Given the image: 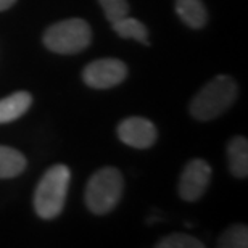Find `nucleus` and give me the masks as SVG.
Masks as SVG:
<instances>
[{
    "instance_id": "nucleus-1",
    "label": "nucleus",
    "mask_w": 248,
    "mask_h": 248,
    "mask_svg": "<svg viewBox=\"0 0 248 248\" xmlns=\"http://www.w3.org/2000/svg\"><path fill=\"white\" fill-rule=\"evenodd\" d=\"M239 95L235 81L227 74H217L192 98L188 111L197 121H211L234 105Z\"/></svg>"
},
{
    "instance_id": "nucleus-2",
    "label": "nucleus",
    "mask_w": 248,
    "mask_h": 248,
    "mask_svg": "<svg viewBox=\"0 0 248 248\" xmlns=\"http://www.w3.org/2000/svg\"><path fill=\"white\" fill-rule=\"evenodd\" d=\"M71 182V171L66 165H53L44 172L34 192V211L42 219H55L64 208Z\"/></svg>"
},
{
    "instance_id": "nucleus-3",
    "label": "nucleus",
    "mask_w": 248,
    "mask_h": 248,
    "mask_svg": "<svg viewBox=\"0 0 248 248\" xmlns=\"http://www.w3.org/2000/svg\"><path fill=\"white\" fill-rule=\"evenodd\" d=\"M124 190V179L120 170L105 166L93 172L87 181L84 200L93 215H107L115 210Z\"/></svg>"
},
{
    "instance_id": "nucleus-4",
    "label": "nucleus",
    "mask_w": 248,
    "mask_h": 248,
    "mask_svg": "<svg viewBox=\"0 0 248 248\" xmlns=\"http://www.w3.org/2000/svg\"><path fill=\"white\" fill-rule=\"evenodd\" d=\"M44 46L53 53L74 55L91 46L92 29L81 18H69L52 24L44 32Z\"/></svg>"
},
{
    "instance_id": "nucleus-5",
    "label": "nucleus",
    "mask_w": 248,
    "mask_h": 248,
    "mask_svg": "<svg viewBox=\"0 0 248 248\" xmlns=\"http://www.w3.org/2000/svg\"><path fill=\"white\" fill-rule=\"evenodd\" d=\"M127 78L126 63L118 58L93 60L84 68L82 81L92 89H111Z\"/></svg>"
},
{
    "instance_id": "nucleus-6",
    "label": "nucleus",
    "mask_w": 248,
    "mask_h": 248,
    "mask_svg": "<svg viewBox=\"0 0 248 248\" xmlns=\"http://www.w3.org/2000/svg\"><path fill=\"white\" fill-rule=\"evenodd\" d=\"M211 166L205 160H190L179 179V195L186 202H197L206 192L211 181Z\"/></svg>"
},
{
    "instance_id": "nucleus-7",
    "label": "nucleus",
    "mask_w": 248,
    "mask_h": 248,
    "mask_svg": "<svg viewBox=\"0 0 248 248\" xmlns=\"http://www.w3.org/2000/svg\"><path fill=\"white\" fill-rule=\"evenodd\" d=\"M116 132L123 143H126V145L132 148H139V150H145V148L155 145L158 137L155 124L150 120H147V118L140 116H132L123 120L118 124Z\"/></svg>"
},
{
    "instance_id": "nucleus-8",
    "label": "nucleus",
    "mask_w": 248,
    "mask_h": 248,
    "mask_svg": "<svg viewBox=\"0 0 248 248\" xmlns=\"http://www.w3.org/2000/svg\"><path fill=\"white\" fill-rule=\"evenodd\" d=\"M32 105V95L26 91L15 92L0 100V124H7L21 118Z\"/></svg>"
},
{
    "instance_id": "nucleus-9",
    "label": "nucleus",
    "mask_w": 248,
    "mask_h": 248,
    "mask_svg": "<svg viewBox=\"0 0 248 248\" xmlns=\"http://www.w3.org/2000/svg\"><path fill=\"white\" fill-rule=\"evenodd\" d=\"M227 163L232 176L245 179L248 174V142L244 136H235L227 143Z\"/></svg>"
},
{
    "instance_id": "nucleus-10",
    "label": "nucleus",
    "mask_w": 248,
    "mask_h": 248,
    "mask_svg": "<svg viewBox=\"0 0 248 248\" xmlns=\"http://www.w3.org/2000/svg\"><path fill=\"white\" fill-rule=\"evenodd\" d=\"M176 13L192 29H202L208 23V12L202 0H176Z\"/></svg>"
},
{
    "instance_id": "nucleus-11",
    "label": "nucleus",
    "mask_w": 248,
    "mask_h": 248,
    "mask_svg": "<svg viewBox=\"0 0 248 248\" xmlns=\"http://www.w3.org/2000/svg\"><path fill=\"white\" fill-rule=\"evenodd\" d=\"M26 158L16 148L0 145V179H13L26 170Z\"/></svg>"
},
{
    "instance_id": "nucleus-12",
    "label": "nucleus",
    "mask_w": 248,
    "mask_h": 248,
    "mask_svg": "<svg viewBox=\"0 0 248 248\" xmlns=\"http://www.w3.org/2000/svg\"><path fill=\"white\" fill-rule=\"evenodd\" d=\"M111 28L121 39H134V41L140 42L143 46H150L147 26L136 18L124 16L118 19V21L111 23Z\"/></svg>"
},
{
    "instance_id": "nucleus-13",
    "label": "nucleus",
    "mask_w": 248,
    "mask_h": 248,
    "mask_svg": "<svg viewBox=\"0 0 248 248\" xmlns=\"http://www.w3.org/2000/svg\"><path fill=\"white\" fill-rule=\"evenodd\" d=\"M217 245L221 248H247L248 247V229L245 224H234L226 229L219 237Z\"/></svg>"
},
{
    "instance_id": "nucleus-14",
    "label": "nucleus",
    "mask_w": 248,
    "mask_h": 248,
    "mask_svg": "<svg viewBox=\"0 0 248 248\" xmlns=\"http://www.w3.org/2000/svg\"><path fill=\"white\" fill-rule=\"evenodd\" d=\"M156 248H205V244L192 235L174 232L170 234L156 244Z\"/></svg>"
},
{
    "instance_id": "nucleus-15",
    "label": "nucleus",
    "mask_w": 248,
    "mask_h": 248,
    "mask_svg": "<svg viewBox=\"0 0 248 248\" xmlns=\"http://www.w3.org/2000/svg\"><path fill=\"white\" fill-rule=\"evenodd\" d=\"M105 13V18L110 23H115L118 19L127 16L129 3L127 0H97Z\"/></svg>"
},
{
    "instance_id": "nucleus-16",
    "label": "nucleus",
    "mask_w": 248,
    "mask_h": 248,
    "mask_svg": "<svg viewBox=\"0 0 248 248\" xmlns=\"http://www.w3.org/2000/svg\"><path fill=\"white\" fill-rule=\"evenodd\" d=\"M15 3H16V0H0V12H5V10L12 8Z\"/></svg>"
}]
</instances>
